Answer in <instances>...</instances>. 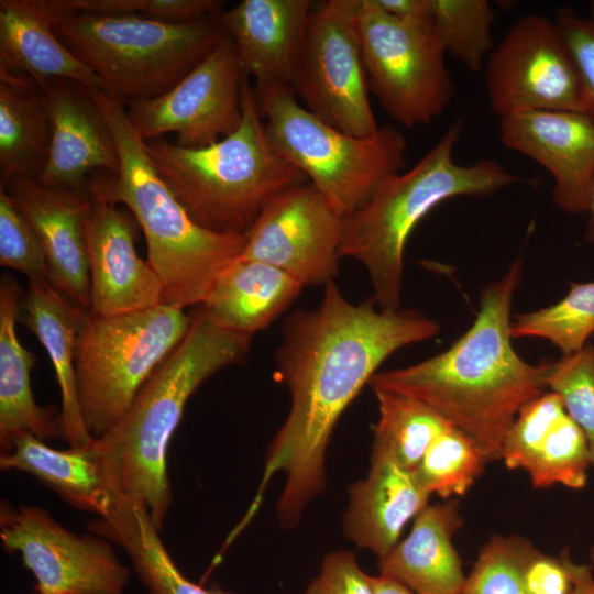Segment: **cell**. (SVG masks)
<instances>
[{
  "label": "cell",
  "mask_w": 594,
  "mask_h": 594,
  "mask_svg": "<svg viewBox=\"0 0 594 594\" xmlns=\"http://www.w3.org/2000/svg\"><path fill=\"white\" fill-rule=\"evenodd\" d=\"M439 332V322L418 309L384 310L373 298L351 302L333 280L324 285L317 308L292 312L275 353L290 408L268 446L258 488L240 525L251 521L267 483L282 472L276 518L283 529L296 528L326 490L327 450L341 415L393 353Z\"/></svg>",
  "instance_id": "1"
},
{
  "label": "cell",
  "mask_w": 594,
  "mask_h": 594,
  "mask_svg": "<svg viewBox=\"0 0 594 594\" xmlns=\"http://www.w3.org/2000/svg\"><path fill=\"white\" fill-rule=\"evenodd\" d=\"M522 276L515 260L481 293L472 326L446 351L419 363L377 372L372 389L411 396L468 435L487 462L501 459L519 410L547 389V361H524L512 344L510 310Z\"/></svg>",
  "instance_id": "2"
},
{
  "label": "cell",
  "mask_w": 594,
  "mask_h": 594,
  "mask_svg": "<svg viewBox=\"0 0 594 594\" xmlns=\"http://www.w3.org/2000/svg\"><path fill=\"white\" fill-rule=\"evenodd\" d=\"M103 112L119 154L117 174L102 172L87 185L94 196L127 206L143 230L147 261L164 288V305H201L219 276L245 246L246 234L220 233L196 223L152 163L131 125L123 100L88 89Z\"/></svg>",
  "instance_id": "3"
},
{
  "label": "cell",
  "mask_w": 594,
  "mask_h": 594,
  "mask_svg": "<svg viewBox=\"0 0 594 594\" xmlns=\"http://www.w3.org/2000/svg\"><path fill=\"white\" fill-rule=\"evenodd\" d=\"M252 336L215 324L199 305L174 351L142 386L125 415L98 437L125 501L143 505L162 530L173 501L167 449L187 402L221 369L241 362Z\"/></svg>",
  "instance_id": "4"
},
{
  "label": "cell",
  "mask_w": 594,
  "mask_h": 594,
  "mask_svg": "<svg viewBox=\"0 0 594 594\" xmlns=\"http://www.w3.org/2000/svg\"><path fill=\"white\" fill-rule=\"evenodd\" d=\"M462 130L458 118L409 170L385 178L365 204L343 218L340 258L363 264L381 309L400 308L405 246L428 212L447 199L484 197L526 182L492 158L457 163L453 151Z\"/></svg>",
  "instance_id": "5"
},
{
  "label": "cell",
  "mask_w": 594,
  "mask_h": 594,
  "mask_svg": "<svg viewBox=\"0 0 594 594\" xmlns=\"http://www.w3.org/2000/svg\"><path fill=\"white\" fill-rule=\"evenodd\" d=\"M242 121L222 140L200 148L166 140L145 142L172 193L200 227L245 234L280 191L308 182L272 144L250 77L242 81Z\"/></svg>",
  "instance_id": "6"
},
{
  "label": "cell",
  "mask_w": 594,
  "mask_h": 594,
  "mask_svg": "<svg viewBox=\"0 0 594 594\" xmlns=\"http://www.w3.org/2000/svg\"><path fill=\"white\" fill-rule=\"evenodd\" d=\"M61 41L123 101L157 97L226 37L216 16L170 23L139 15L68 12L55 22Z\"/></svg>",
  "instance_id": "7"
},
{
  "label": "cell",
  "mask_w": 594,
  "mask_h": 594,
  "mask_svg": "<svg viewBox=\"0 0 594 594\" xmlns=\"http://www.w3.org/2000/svg\"><path fill=\"white\" fill-rule=\"evenodd\" d=\"M253 89L274 147L341 217L353 213L385 178L405 167L408 143L391 124L367 136H353L302 107L286 82L260 80Z\"/></svg>",
  "instance_id": "8"
},
{
  "label": "cell",
  "mask_w": 594,
  "mask_h": 594,
  "mask_svg": "<svg viewBox=\"0 0 594 594\" xmlns=\"http://www.w3.org/2000/svg\"><path fill=\"white\" fill-rule=\"evenodd\" d=\"M190 321L184 309L164 304L114 316L85 312L75 375L81 418L92 438L120 421L145 382L184 339Z\"/></svg>",
  "instance_id": "9"
},
{
  "label": "cell",
  "mask_w": 594,
  "mask_h": 594,
  "mask_svg": "<svg viewBox=\"0 0 594 594\" xmlns=\"http://www.w3.org/2000/svg\"><path fill=\"white\" fill-rule=\"evenodd\" d=\"M359 32L370 90L397 123L426 125L446 110L454 89L429 15L399 19L361 0Z\"/></svg>",
  "instance_id": "10"
},
{
  "label": "cell",
  "mask_w": 594,
  "mask_h": 594,
  "mask_svg": "<svg viewBox=\"0 0 594 594\" xmlns=\"http://www.w3.org/2000/svg\"><path fill=\"white\" fill-rule=\"evenodd\" d=\"M361 0L314 4L292 87L305 108L353 136L378 130L359 32Z\"/></svg>",
  "instance_id": "11"
},
{
  "label": "cell",
  "mask_w": 594,
  "mask_h": 594,
  "mask_svg": "<svg viewBox=\"0 0 594 594\" xmlns=\"http://www.w3.org/2000/svg\"><path fill=\"white\" fill-rule=\"evenodd\" d=\"M491 110L501 119L532 110L587 113L582 80L554 20L520 16L493 48L485 64Z\"/></svg>",
  "instance_id": "12"
},
{
  "label": "cell",
  "mask_w": 594,
  "mask_h": 594,
  "mask_svg": "<svg viewBox=\"0 0 594 594\" xmlns=\"http://www.w3.org/2000/svg\"><path fill=\"white\" fill-rule=\"evenodd\" d=\"M0 541L20 557L43 594H123L131 578L112 542L74 534L41 507L2 501Z\"/></svg>",
  "instance_id": "13"
},
{
  "label": "cell",
  "mask_w": 594,
  "mask_h": 594,
  "mask_svg": "<svg viewBox=\"0 0 594 594\" xmlns=\"http://www.w3.org/2000/svg\"><path fill=\"white\" fill-rule=\"evenodd\" d=\"M243 76L237 47L226 35L169 90L131 101L127 116L144 142L175 133L180 146H209L242 121Z\"/></svg>",
  "instance_id": "14"
},
{
  "label": "cell",
  "mask_w": 594,
  "mask_h": 594,
  "mask_svg": "<svg viewBox=\"0 0 594 594\" xmlns=\"http://www.w3.org/2000/svg\"><path fill=\"white\" fill-rule=\"evenodd\" d=\"M342 229L343 217L308 180L263 208L240 257L282 270L304 286L326 285L339 270Z\"/></svg>",
  "instance_id": "15"
},
{
  "label": "cell",
  "mask_w": 594,
  "mask_h": 594,
  "mask_svg": "<svg viewBox=\"0 0 594 594\" xmlns=\"http://www.w3.org/2000/svg\"><path fill=\"white\" fill-rule=\"evenodd\" d=\"M503 144L552 176L551 197L568 213H587L594 187V119L586 112L532 110L501 119Z\"/></svg>",
  "instance_id": "16"
},
{
  "label": "cell",
  "mask_w": 594,
  "mask_h": 594,
  "mask_svg": "<svg viewBox=\"0 0 594 594\" xmlns=\"http://www.w3.org/2000/svg\"><path fill=\"white\" fill-rule=\"evenodd\" d=\"M91 196L85 220L89 311L114 316L163 305V284L148 261L136 252L132 219L117 204Z\"/></svg>",
  "instance_id": "17"
},
{
  "label": "cell",
  "mask_w": 594,
  "mask_h": 594,
  "mask_svg": "<svg viewBox=\"0 0 594 594\" xmlns=\"http://www.w3.org/2000/svg\"><path fill=\"white\" fill-rule=\"evenodd\" d=\"M2 186L42 241L50 283L89 310L90 273L85 242V220L92 205L89 189L48 187L34 178H14Z\"/></svg>",
  "instance_id": "18"
},
{
  "label": "cell",
  "mask_w": 594,
  "mask_h": 594,
  "mask_svg": "<svg viewBox=\"0 0 594 594\" xmlns=\"http://www.w3.org/2000/svg\"><path fill=\"white\" fill-rule=\"evenodd\" d=\"M52 121L47 163L37 177L44 186L85 189L94 172L117 174L119 154L112 130L85 86L51 80L44 89Z\"/></svg>",
  "instance_id": "19"
},
{
  "label": "cell",
  "mask_w": 594,
  "mask_h": 594,
  "mask_svg": "<svg viewBox=\"0 0 594 594\" xmlns=\"http://www.w3.org/2000/svg\"><path fill=\"white\" fill-rule=\"evenodd\" d=\"M0 469L32 476L72 507L97 518L111 515L125 501L116 468L98 438L55 449L23 433L9 451L0 452Z\"/></svg>",
  "instance_id": "20"
},
{
  "label": "cell",
  "mask_w": 594,
  "mask_h": 594,
  "mask_svg": "<svg viewBox=\"0 0 594 594\" xmlns=\"http://www.w3.org/2000/svg\"><path fill=\"white\" fill-rule=\"evenodd\" d=\"M63 0L0 1V77H28L40 89L55 79L105 90L102 80L57 36Z\"/></svg>",
  "instance_id": "21"
},
{
  "label": "cell",
  "mask_w": 594,
  "mask_h": 594,
  "mask_svg": "<svg viewBox=\"0 0 594 594\" xmlns=\"http://www.w3.org/2000/svg\"><path fill=\"white\" fill-rule=\"evenodd\" d=\"M348 496L343 534L358 548L377 558L399 541L404 527L428 505L430 497L413 470L373 447L366 476L349 486Z\"/></svg>",
  "instance_id": "22"
},
{
  "label": "cell",
  "mask_w": 594,
  "mask_h": 594,
  "mask_svg": "<svg viewBox=\"0 0 594 594\" xmlns=\"http://www.w3.org/2000/svg\"><path fill=\"white\" fill-rule=\"evenodd\" d=\"M312 7L310 0H242L216 19L233 41L243 74L292 86Z\"/></svg>",
  "instance_id": "23"
},
{
  "label": "cell",
  "mask_w": 594,
  "mask_h": 594,
  "mask_svg": "<svg viewBox=\"0 0 594 594\" xmlns=\"http://www.w3.org/2000/svg\"><path fill=\"white\" fill-rule=\"evenodd\" d=\"M463 525L455 499L427 505L409 534L378 558L380 574L415 594H462L466 575L453 546Z\"/></svg>",
  "instance_id": "24"
},
{
  "label": "cell",
  "mask_w": 594,
  "mask_h": 594,
  "mask_svg": "<svg viewBox=\"0 0 594 594\" xmlns=\"http://www.w3.org/2000/svg\"><path fill=\"white\" fill-rule=\"evenodd\" d=\"M86 311L48 279H31L18 317L37 337L51 359L62 397L59 417L64 440L73 447L92 439L81 418L75 375L76 342Z\"/></svg>",
  "instance_id": "25"
},
{
  "label": "cell",
  "mask_w": 594,
  "mask_h": 594,
  "mask_svg": "<svg viewBox=\"0 0 594 594\" xmlns=\"http://www.w3.org/2000/svg\"><path fill=\"white\" fill-rule=\"evenodd\" d=\"M20 288L8 274L0 283V452L23 433L41 440L64 439L61 417L35 402L31 370L35 356L19 341L15 321Z\"/></svg>",
  "instance_id": "26"
},
{
  "label": "cell",
  "mask_w": 594,
  "mask_h": 594,
  "mask_svg": "<svg viewBox=\"0 0 594 594\" xmlns=\"http://www.w3.org/2000/svg\"><path fill=\"white\" fill-rule=\"evenodd\" d=\"M304 287L282 270L239 257L219 276L200 306L218 327L253 337L275 321Z\"/></svg>",
  "instance_id": "27"
},
{
  "label": "cell",
  "mask_w": 594,
  "mask_h": 594,
  "mask_svg": "<svg viewBox=\"0 0 594 594\" xmlns=\"http://www.w3.org/2000/svg\"><path fill=\"white\" fill-rule=\"evenodd\" d=\"M52 121L47 100L28 77H0V177L34 178L51 151Z\"/></svg>",
  "instance_id": "28"
},
{
  "label": "cell",
  "mask_w": 594,
  "mask_h": 594,
  "mask_svg": "<svg viewBox=\"0 0 594 594\" xmlns=\"http://www.w3.org/2000/svg\"><path fill=\"white\" fill-rule=\"evenodd\" d=\"M88 529L125 552L147 594H234L215 584L204 587L186 578L141 504L123 501L111 515L92 519Z\"/></svg>",
  "instance_id": "29"
},
{
  "label": "cell",
  "mask_w": 594,
  "mask_h": 594,
  "mask_svg": "<svg viewBox=\"0 0 594 594\" xmlns=\"http://www.w3.org/2000/svg\"><path fill=\"white\" fill-rule=\"evenodd\" d=\"M373 392L380 413L373 448L386 451L403 466L414 470L436 438L451 425L411 396L387 389Z\"/></svg>",
  "instance_id": "30"
},
{
  "label": "cell",
  "mask_w": 594,
  "mask_h": 594,
  "mask_svg": "<svg viewBox=\"0 0 594 594\" xmlns=\"http://www.w3.org/2000/svg\"><path fill=\"white\" fill-rule=\"evenodd\" d=\"M512 338H540L554 344L561 354L581 350L594 333V282L571 283L558 302L515 315Z\"/></svg>",
  "instance_id": "31"
},
{
  "label": "cell",
  "mask_w": 594,
  "mask_h": 594,
  "mask_svg": "<svg viewBox=\"0 0 594 594\" xmlns=\"http://www.w3.org/2000/svg\"><path fill=\"white\" fill-rule=\"evenodd\" d=\"M428 15L446 53L479 73L495 47V13L486 0H427Z\"/></svg>",
  "instance_id": "32"
},
{
  "label": "cell",
  "mask_w": 594,
  "mask_h": 594,
  "mask_svg": "<svg viewBox=\"0 0 594 594\" xmlns=\"http://www.w3.org/2000/svg\"><path fill=\"white\" fill-rule=\"evenodd\" d=\"M487 463L477 444L461 430L449 426L428 448L413 470L418 484L442 499L463 496L481 476Z\"/></svg>",
  "instance_id": "33"
},
{
  "label": "cell",
  "mask_w": 594,
  "mask_h": 594,
  "mask_svg": "<svg viewBox=\"0 0 594 594\" xmlns=\"http://www.w3.org/2000/svg\"><path fill=\"white\" fill-rule=\"evenodd\" d=\"M590 468L587 438L566 414L546 437L526 472L536 488L562 485L581 490L586 484Z\"/></svg>",
  "instance_id": "34"
},
{
  "label": "cell",
  "mask_w": 594,
  "mask_h": 594,
  "mask_svg": "<svg viewBox=\"0 0 594 594\" xmlns=\"http://www.w3.org/2000/svg\"><path fill=\"white\" fill-rule=\"evenodd\" d=\"M546 386L584 431L594 469V345L547 361Z\"/></svg>",
  "instance_id": "35"
},
{
  "label": "cell",
  "mask_w": 594,
  "mask_h": 594,
  "mask_svg": "<svg viewBox=\"0 0 594 594\" xmlns=\"http://www.w3.org/2000/svg\"><path fill=\"white\" fill-rule=\"evenodd\" d=\"M530 544L521 536L493 535L482 546L462 594H528L522 566Z\"/></svg>",
  "instance_id": "36"
},
{
  "label": "cell",
  "mask_w": 594,
  "mask_h": 594,
  "mask_svg": "<svg viewBox=\"0 0 594 594\" xmlns=\"http://www.w3.org/2000/svg\"><path fill=\"white\" fill-rule=\"evenodd\" d=\"M566 415L560 397L544 392L527 403L512 424L501 452L510 470L527 471L546 437Z\"/></svg>",
  "instance_id": "37"
},
{
  "label": "cell",
  "mask_w": 594,
  "mask_h": 594,
  "mask_svg": "<svg viewBox=\"0 0 594 594\" xmlns=\"http://www.w3.org/2000/svg\"><path fill=\"white\" fill-rule=\"evenodd\" d=\"M0 264L31 279H48L47 256L36 231L0 186Z\"/></svg>",
  "instance_id": "38"
},
{
  "label": "cell",
  "mask_w": 594,
  "mask_h": 594,
  "mask_svg": "<svg viewBox=\"0 0 594 594\" xmlns=\"http://www.w3.org/2000/svg\"><path fill=\"white\" fill-rule=\"evenodd\" d=\"M560 29L576 64L586 99L587 113L594 119V20L579 15L569 7L554 13Z\"/></svg>",
  "instance_id": "39"
},
{
  "label": "cell",
  "mask_w": 594,
  "mask_h": 594,
  "mask_svg": "<svg viewBox=\"0 0 594 594\" xmlns=\"http://www.w3.org/2000/svg\"><path fill=\"white\" fill-rule=\"evenodd\" d=\"M304 594H374V590L355 553L338 550L324 556Z\"/></svg>",
  "instance_id": "40"
},
{
  "label": "cell",
  "mask_w": 594,
  "mask_h": 594,
  "mask_svg": "<svg viewBox=\"0 0 594 594\" xmlns=\"http://www.w3.org/2000/svg\"><path fill=\"white\" fill-rule=\"evenodd\" d=\"M575 563L568 550L553 557L542 553L531 543L522 566L528 594H571Z\"/></svg>",
  "instance_id": "41"
},
{
  "label": "cell",
  "mask_w": 594,
  "mask_h": 594,
  "mask_svg": "<svg viewBox=\"0 0 594 594\" xmlns=\"http://www.w3.org/2000/svg\"><path fill=\"white\" fill-rule=\"evenodd\" d=\"M386 13L399 19H420L428 16L427 0H375Z\"/></svg>",
  "instance_id": "42"
},
{
  "label": "cell",
  "mask_w": 594,
  "mask_h": 594,
  "mask_svg": "<svg viewBox=\"0 0 594 594\" xmlns=\"http://www.w3.org/2000/svg\"><path fill=\"white\" fill-rule=\"evenodd\" d=\"M571 594H594V571L591 565L575 563Z\"/></svg>",
  "instance_id": "43"
},
{
  "label": "cell",
  "mask_w": 594,
  "mask_h": 594,
  "mask_svg": "<svg viewBox=\"0 0 594 594\" xmlns=\"http://www.w3.org/2000/svg\"><path fill=\"white\" fill-rule=\"evenodd\" d=\"M374 594H415L399 582L382 574L371 575Z\"/></svg>",
  "instance_id": "44"
},
{
  "label": "cell",
  "mask_w": 594,
  "mask_h": 594,
  "mask_svg": "<svg viewBox=\"0 0 594 594\" xmlns=\"http://www.w3.org/2000/svg\"><path fill=\"white\" fill-rule=\"evenodd\" d=\"M587 222L585 229V239L588 243L594 244V187L591 196V202L587 211Z\"/></svg>",
  "instance_id": "45"
},
{
  "label": "cell",
  "mask_w": 594,
  "mask_h": 594,
  "mask_svg": "<svg viewBox=\"0 0 594 594\" xmlns=\"http://www.w3.org/2000/svg\"><path fill=\"white\" fill-rule=\"evenodd\" d=\"M588 557H590V565L592 566L594 571V543L590 547Z\"/></svg>",
  "instance_id": "46"
},
{
  "label": "cell",
  "mask_w": 594,
  "mask_h": 594,
  "mask_svg": "<svg viewBox=\"0 0 594 594\" xmlns=\"http://www.w3.org/2000/svg\"><path fill=\"white\" fill-rule=\"evenodd\" d=\"M588 18L594 20V0L588 2Z\"/></svg>",
  "instance_id": "47"
},
{
  "label": "cell",
  "mask_w": 594,
  "mask_h": 594,
  "mask_svg": "<svg viewBox=\"0 0 594 594\" xmlns=\"http://www.w3.org/2000/svg\"><path fill=\"white\" fill-rule=\"evenodd\" d=\"M30 594H43V593H41V592H38V591H35V592L30 593Z\"/></svg>",
  "instance_id": "48"
},
{
  "label": "cell",
  "mask_w": 594,
  "mask_h": 594,
  "mask_svg": "<svg viewBox=\"0 0 594 594\" xmlns=\"http://www.w3.org/2000/svg\"><path fill=\"white\" fill-rule=\"evenodd\" d=\"M592 338H594V333H593V337H592Z\"/></svg>",
  "instance_id": "49"
}]
</instances>
